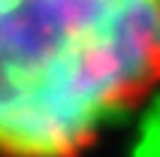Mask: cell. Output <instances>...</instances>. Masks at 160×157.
Returning <instances> with one entry per match:
<instances>
[{
  "instance_id": "obj_1",
  "label": "cell",
  "mask_w": 160,
  "mask_h": 157,
  "mask_svg": "<svg viewBox=\"0 0 160 157\" xmlns=\"http://www.w3.org/2000/svg\"><path fill=\"white\" fill-rule=\"evenodd\" d=\"M160 78V0H0V151L67 157L109 103Z\"/></svg>"
},
{
  "instance_id": "obj_2",
  "label": "cell",
  "mask_w": 160,
  "mask_h": 157,
  "mask_svg": "<svg viewBox=\"0 0 160 157\" xmlns=\"http://www.w3.org/2000/svg\"><path fill=\"white\" fill-rule=\"evenodd\" d=\"M130 157H160V118H154L148 112L142 115Z\"/></svg>"
}]
</instances>
